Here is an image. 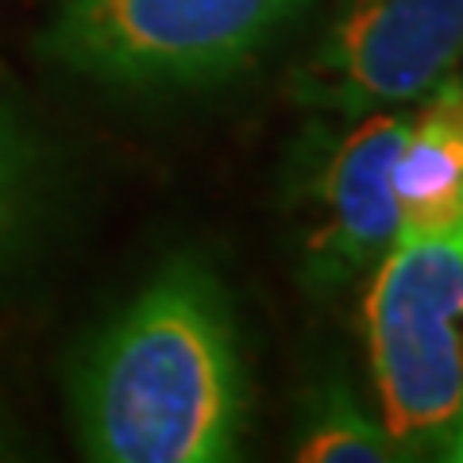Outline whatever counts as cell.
Masks as SVG:
<instances>
[{
	"label": "cell",
	"instance_id": "obj_1",
	"mask_svg": "<svg viewBox=\"0 0 463 463\" xmlns=\"http://www.w3.org/2000/svg\"><path fill=\"white\" fill-rule=\"evenodd\" d=\"M66 394L97 463L236 459L251 383L232 294L209 259H166L81 347Z\"/></svg>",
	"mask_w": 463,
	"mask_h": 463
},
{
	"label": "cell",
	"instance_id": "obj_2",
	"mask_svg": "<svg viewBox=\"0 0 463 463\" xmlns=\"http://www.w3.org/2000/svg\"><path fill=\"white\" fill-rule=\"evenodd\" d=\"M383 425L405 459H452L463 421V224L402 232L367 279Z\"/></svg>",
	"mask_w": 463,
	"mask_h": 463
},
{
	"label": "cell",
	"instance_id": "obj_3",
	"mask_svg": "<svg viewBox=\"0 0 463 463\" xmlns=\"http://www.w3.org/2000/svg\"><path fill=\"white\" fill-rule=\"evenodd\" d=\"M306 0H62L47 62L112 90H201L236 78Z\"/></svg>",
	"mask_w": 463,
	"mask_h": 463
},
{
	"label": "cell",
	"instance_id": "obj_4",
	"mask_svg": "<svg viewBox=\"0 0 463 463\" xmlns=\"http://www.w3.org/2000/svg\"><path fill=\"white\" fill-rule=\"evenodd\" d=\"M405 116L371 109L313 120L286 170V197L301 224L298 282L313 298H340L367 282L398 240L390 174Z\"/></svg>",
	"mask_w": 463,
	"mask_h": 463
},
{
	"label": "cell",
	"instance_id": "obj_5",
	"mask_svg": "<svg viewBox=\"0 0 463 463\" xmlns=\"http://www.w3.org/2000/svg\"><path fill=\"white\" fill-rule=\"evenodd\" d=\"M463 62V0H344L294 93L325 116L421 100Z\"/></svg>",
	"mask_w": 463,
	"mask_h": 463
},
{
	"label": "cell",
	"instance_id": "obj_6",
	"mask_svg": "<svg viewBox=\"0 0 463 463\" xmlns=\"http://www.w3.org/2000/svg\"><path fill=\"white\" fill-rule=\"evenodd\" d=\"M402 232H444L463 224V78L448 74L405 116L390 174Z\"/></svg>",
	"mask_w": 463,
	"mask_h": 463
},
{
	"label": "cell",
	"instance_id": "obj_7",
	"mask_svg": "<svg viewBox=\"0 0 463 463\" xmlns=\"http://www.w3.org/2000/svg\"><path fill=\"white\" fill-rule=\"evenodd\" d=\"M54 201V155L39 124L0 97V274L35 248Z\"/></svg>",
	"mask_w": 463,
	"mask_h": 463
},
{
	"label": "cell",
	"instance_id": "obj_8",
	"mask_svg": "<svg viewBox=\"0 0 463 463\" xmlns=\"http://www.w3.org/2000/svg\"><path fill=\"white\" fill-rule=\"evenodd\" d=\"M301 463H398L402 444L390 429L355 402L344 379H321L301 413V432L294 444Z\"/></svg>",
	"mask_w": 463,
	"mask_h": 463
},
{
	"label": "cell",
	"instance_id": "obj_9",
	"mask_svg": "<svg viewBox=\"0 0 463 463\" xmlns=\"http://www.w3.org/2000/svg\"><path fill=\"white\" fill-rule=\"evenodd\" d=\"M452 463H463V421H459V440H456V456H452Z\"/></svg>",
	"mask_w": 463,
	"mask_h": 463
}]
</instances>
